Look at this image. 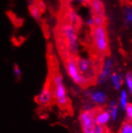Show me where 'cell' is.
<instances>
[{
	"label": "cell",
	"instance_id": "1",
	"mask_svg": "<svg viewBox=\"0 0 132 133\" xmlns=\"http://www.w3.org/2000/svg\"><path fill=\"white\" fill-rule=\"evenodd\" d=\"M53 96L54 100L59 108L66 110L70 104V99L67 95V91L63 83V77L61 73L55 72L53 74L52 79Z\"/></svg>",
	"mask_w": 132,
	"mask_h": 133
},
{
	"label": "cell",
	"instance_id": "2",
	"mask_svg": "<svg viewBox=\"0 0 132 133\" xmlns=\"http://www.w3.org/2000/svg\"><path fill=\"white\" fill-rule=\"evenodd\" d=\"M61 33L68 54L71 56H75L79 51V39L76 27L68 22H65L61 26Z\"/></svg>",
	"mask_w": 132,
	"mask_h": 133
},
{
	"label": "cell",
	"instance_id": "3",
	"mask_svg": "<svg viewBox=\"0 0 132 133\" xmlns=\"http://www.w3.org/2000/svg\"><path fill=\"white\" fill-rule=\"evenodd\" d=\"M91 39L95 51L99 55H106L109 48L108 35L105 26L91 28Z\"/></svg>",
	"mask_w": 132,
	"mask_h": 133
},
{
	"label": "cell",
	"instance_id": "4",
	"mask_svg": "<svg viewBox=\"0 0 132 133\" xmlns=\"http://www.w3.org/2000/svg\"><path fill=\"white\" fill-rule=\"evenodd\" d=\"M65 68L68 76L71 79V80L82 88L87 87L91 84L90 81L87 79L83 75L80 73L75 56H68L65 59Z\"/></svg>",
	"mask_w": 132,
	"mask_h": 133
},
{
	"label": "cell",
	"instance_id": "5",
	"mask_svg": "<svg viewBox=\"0 0 132 133\" xmlns=\"http://www.w3.org/2000/svg\"><path fill=\"white\" fill-rule=\"evenodd\" d=\"M76 61L78 68L83 76L88 79L90 83H91L92 81H95L97 75L94 63L91 59L82 58V57L76 58Z\"/></svg>",
	"mask_w": 132,
	"mask_h": 133
},
{
	"label": "cell",
	"instance_id": "6",
	"mask_svg": "<svg viewBox=\"0 0 132 133\" xmlns=\"http://www.w3.org/2000/svg\"><path fill=\"white\" fill-rule=\"evenodd\" d=\"M95 108L91 111H82L79 116V121L83 133H94L95 128Z\"/></svg>",
	"mask_w": 132,
	"mask_h": 133
},
{
	"label": "cell",
	"instance_id": "7",
	"mask_svg": "<svg viewBox=\"0 0 132 133\" xmlns=\"http://www.w3.org/2000/svg\"><path fill=\"white\" fill-rule=\"evenodd\" d=\"M34 100L39 105L43 107L48 106L52 103V101L54 100V96L51 80L46 82L43 88H42L40 92L38 94Z\"/></svg>",
	"mask_w": 132,
	"mask_h": 133
},
{
	"label": "cell",
	"instance_id": "8",
	"mask_svg": "<svg viewBox=\"0 0 132 133\" xmlns=\"http://www.w3.org/2000/svg\"><path fill=\"white\" fill-rule=\"evenodd\" d=\"M113 70V61L111 59L108 58L103 62L99 72L97 74L95 82L99 84H102L104 83L108 77L110 76Z\"/></svg>",
	"mask_w": 132,
	"mask_h": 133
},
{
	"label": "cell",
	"instance_id": "9",
	"mask_svg": "<svg viewBox=\"0 0 132 133\" xmlns=\"http://www.w3.org/2000/svg\"><path fill=\"white\" fill-rule=\"evenodd\" d=\"M110 119V115L107 110L101 108H95V123L99 126H106Z\"/></svg>",
	"mask_w": 132,
	"mask_h": 133
},
{
	"label": "cell",
	"instance_id": "10",
	"mask_svg": "<svg viewBox=\"0 0 132 133\" xmlns=\"http://www.w3.org/2000/svg\"><path fill=\"white\" fill-rule=\"evenodd\" d=\"M87 96L91 99V100L93 103L99 104V105H101V104L106 103L107 99V95L102 91H91L87 93Z\"/></svg>",
	"mask_w": 132,
	"mask_h": 133
},
{
	"label": "cell",
	"instance_id": "11",
	"mask_svg": "<svg viewBox=\"0 0 132 133\" xmlns=\"http://www.w3.org/2000/svg\"><path fill=\"white\" fill-rule=\"evenodd\" d=\"M92 15H97L105 17V10L104 6L101 0H87Z\"/></svg>",
	"mask_w": 132,
	"mask_h": 133
},
{
	"label": "cell",
	"instance_id": "12",
	"mask_svg": "<svg viewBox=\"0 0 132 133\" xmlns=\"http://www.w3.org/2000/svg\"><path fill=\"white\" fill-rule=\"evenodd\" d=\"M110 77L114 88L117 90L119 89L122 85V82H123V79H122L121 75H119V73H112Z\"/></svg>",
	"mask_w": 132,
	"mask_h": 133
},
{
	"label": "cell",
	"instance_id": "13",
	"mask_svg": "<svg viewBox=\"0 0 132 133\" xmlns=\"http://www.w3.org/2000/svg\"><path fill=\"white\" fill-rule=\"evenodd\" d=\"M109 109L108 111L110 115V118L113 120H116L118 117V114H119V107L117 105V103L114 101H111L109 103Z\"/></svg>",
	"mask_w": 132,
	"mask_h": 133
},
{
	"label": "cell",
	"instance_id": "14",
	"mask_svg": "<svg viewBox=\"0 0 132 133\" xmlns=\"http://www.w3.org/2000/svg\"><path fill=\"white\" fill-rule=\"evenodd\" d=\"M29 11L30 14L32 16V18L35 20H39L41 18V14L42 11H40V9L38 7L36 3H32L29 6Z\"/></svg>",
	"mask_w": 132,
	"mask_h": 133
},
{
	"label": "cell",
	"instance_id": "15",
	"mask_svg": "<svg viewBox=\"0 0 132 133\" xmlns=\"http://www.w3.org/2000/svg\"><path fill=\"white\" fill-rule=\"evenodd\" d=\"M67 22L74 25L77 24L79 22V18L78 16V15L76 14V12L72 11V10H70L68 12H67Z\"/></svg>",
	"mask_w": 132,
	"mask_h": 133
},
{
	"label": "cell",
	"instance_id": "16",
	"mask_svg": "<svg viewBox=\"0 0 132 133\" xmlns=\"http://www.w3.org/2000/svg\"><path fill=\"white\" fill-rule=\"evenodd\" d=\"M123 16H124L125 23L127 26L132 25V7L131 6H128L124 9Z\"/></svg>",
	"mask_w": 132,
	"mask_h": 133
},
{
	"label": "cell",
	"instance_id": "17",
	"mask_svg": "<svg viewBox=\"0 0 132 133\" xmlns=\"http://www.w3.org/2000/svg\"><path fill=\"white\" fill-rule=\"evenodd\" d=\"M119 133H132V122L126 120L122 124Z\"/></svg>",
	"mask_w": 132,
	"mask_h": 133
},
{
	"label": "cell",
	"instance_id": "18",
	"mask_svg": "<svg viewBox=\"0 0 132 133\" xmlns=\"http://www.w3.org/2000/svg\"><path fill=\"white\" fill-rule=\"evenodd\" d=\"M119 103L122 108L125 109L128 104V96L125 91H122L119 97Z\"/></svg>",
	"mask_w": 132,
	"mask_h": 133
},
{
	"label": "cell",
	"instance_id": "19",
	"mask_svg": "<svg viewBox=\"0 0 132 133\" xmlns=\"http://www.w3.org/2000/svg\"><path fill=\"white\" fill-rule=\"evenodd\" d=\"M94 23H95V26H105L106 23V18L103 16L97 15H92Z\"/></svg>",
	"mask_w": 132,
	"mask_h": 133
},
{
	"label": "cell",
	"instance_id": "20",
	"mask_svg": "<svg viewBox=\"0 0 132 133\" xmlns=\"http://www.w3.org/2000/svg\"><path fill=\"white\" fill-rule=\"evenodd\" d=\"M125 82L129 91L132 94V73L128 72L125 76Z\"/></svg>",
	"mask_w": 132,
	"mask_h": 133
},
{
	"label": "cell",
	"instance_id": "21",
	"mask_svg": "<svg viewBox=\"0 0 132 133\" xmlns=\"http://www.w3.org/2000/svg\"><path fill=\"white\" fill-rule=\"evenodd\" d=\"M126 116H127V120L132 122V104L128 103L126 107Z\"/></svg>",
	"mask_w": 132,
	"mask_h": 133
},
{
	"label": "cell",
	"instance_id": "22",
	"mask_svg": "<svg viewBox=\"0 0 132 133\" xmlns=\"http://www.w3.org/2000/svg\"><path fill=\"white\" fill-rule=\"evenodd\" d=\"M13 73L15 75V76L18 79H19L22 76V70L21 68H19V66L17 65V64H15L14 65V68H13Z\"/></svg>",
	"mask_w": 132,
	"mask_h": 133
},
{
	"label": "cell",
	"instance_id": "23",
	"mask_svg": "<svg viewBox=\"0 0 132 133\" xmlns=\"http://www.w3.org/2000/svg\"><path fill=\"white\" fill-rule=\"evenodd\" d=\"M94 133H109V132L107 131V129L106 128L105 126H99V125H96Z\"/></svg>",
	"mask_w": 132,
	"mask_h": 133
},
{
	"label": "cell",
	"instance_id": "24",
	"mask_svg": "<svg viewBox=\"0 0 132 133\" xmlns=\"http://www.w3.org/2000/svg\"><path fill=\"white\" fill-rule=\"evenodd\" d=\"M87 26H89L91 28H92L93 26H95V23H94V19H93V17L92 15L91 17H89L87 19Z\"/></svg>",
	"mask_w": 132,
	"mask_h": 133
},
{
	"label": "cell",
	"instance_id": "25",
	"mask_svg": "<svg viewBox=\"0 0 132 133\" xmlns=\"http://www.w3.org/2000/svg\"><path fill=\"white\" fill-rule=\"evenodd\" d=\"M94 108L91 104H90V103H87V104H85V105L83 106V108H82V111H91V110H93Z\"/></svg>",
	"mask_w": 132,
	"mask_h": 133
},
{
	"label": "cell",
	"instance_id": "26",
	"mask_svg": "<svg viewBox=\"0 0 132 133\" xmlns=\"http://www.w3.org/2000/svg\"><path fill=\"white\" fill-rule=\"evenodd\" d=\"M36 5L38 6V7H39V8L40 9V11L43 12V10H44V8H45V4H44V3L42 2V1H39V2H38V3H36Z\"/></svg>",
	"mask_w": 132,
	"mask_h": 133
},
{
	"label": "cell",
	"instance_id": "27",
	"mask_svg": "<svg viewBox=\"0 0 132 133\" xmlns=\"http://www.w3.org/2000/svg\"><path fill=\"white\" fill-rule=\"evenodd\" d=\"M70 1L75 4H82L86 1H87V0H70Z\"/></svg>",
	"mask_w": 132,
	"mask_h": 133
},
{
	"label": "cell",
	"instance_id": "28",
	"mask_svg": "<svg viewBox=\"0 0 132 133\" xmlns=\"http://www.w3.org/2000/svg\"><path fill=\"white\" fill-rule=\"evenodd\" d=\"M120 1H122V2H127V1H128V0H120Z\"/></svg>",
	"mask_w": 132,
	"mask_h": 133
}]
</instances>
